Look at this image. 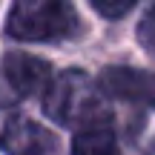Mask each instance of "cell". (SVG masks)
<instances>
[{
    "label": "cell",
    "instance_id": "5",
    "mask_svg": "<svg viewBox=\"0 0 155 155\" xmlns=\"http://www.w3.org/2000/svg\"><path fill=\"white\" fill-rule=\"evenodd\" d=\"M6 86L15 98H29V95L40 92V89L49 83L52 78V66L43 58L26 55V52H9L3 58V66H0Z\"/></svg>",
    "mask_w": 155,
    "mask_h": 155
},
{
    "label": "cell",
    "instance_id": "4",
    "mask_svg": "<svg viewBox=\"0 0 155 155\" xmlns=\"http://www.w3.org/2000/svg\"><path fill=\"white\" fill-rule=\"evenodd\" d=\"M98 86L109 98L155 109V72L135 66H104L98 75Z\"/></svg>",
    "mask_w": 155,
    "mask_h": 155
},
{
    "label": "cell",
    "instance_id": "9",
    "mask_svg": "<svg viewBox=\"0 0 155 155\" xmlns=\"http://www.w3.org/2000/svg\"><path fill=\"white\" fill-rule=\"evenodd\" d=\"M6 89H9V86H6L3 75H0V106H9L12 101H15V95H12V92H6Z\"/></svg>",
    "mask_w": 155,
    "mask_h": 155
},
{
    "label": "cell",
    "instance_id": "3",
    "mask_svg": "<svg viewBox=\"0 0 155 155\" xmlns=\"http://www.w3.org/2000/svg\"><path fill=\"white\" fill-rule=\"evenodd\" d=\"M0 150L6 155H63V144L43 124L26 115H15L0 132Z\"/></svg>",
    "mask_w": 155,
    "mask_h": 155
},
{
    "label": "cell",
    "instance_id": "2",
    "mask_svg": "<svg viewBox=\"0 0 155 155\" xmlns=\"http://www.w3.org/2000/svg\"><path fill=\"white\" fill-rule=\"evenodd\" d=\"M6 35L23 43H61L81 35V17L72 0H15Z\"/></svg>",
    "mask_w": 155,
    "mask_h": 155
},
{
    "label": "cell",
    "instance_id": "1",
    "mask_svg": "<svg viewBox=\"0 0 155 155\" xmlns=\"http://www.w3.org/2000/svg\"><path fill=\"white\" fill-rule=\"evenodd\" d=\"M40 104L43 112L61 127L83 129L92 124H112L101 86L81 69L52 75L49 83L40 89Z\"/></svg>",
    "mask_w": 155,
    "mask_h": 155
},
{
    "label": "cell",
    "instance_id": "6",
    "mask_svg": "<svg viewBox=\"0 0 155 155\" xmlns=\"http://www.w3.org/2000/svg\"><path fill=\"white\" fill-rule=\"evenodd\" d=\"M72 155H121L112 124H92L78 129L72 141Z\"/></svg>",
    "mask_w": 155,
    "mask_h": 155
},
{
    "label": "cell",
    "instance_id": "7",
    "mask_svg": "<svg viewBox=\"0 0 155 155\" xmlns=\"http://www.w3.org/2000/svg\"><path fill=\"white\" fill-rule=\"evenodd\" d=\"M89 3H92V9L98 12L101 17H106V20H121V17H127L129 12L135 9L138 0H89Z\"/></svg>",
    "mask_w": 155,
    "mask_h": 155
},
{
    "label": "cell",
    "instance_id": "8",
    "mask_svg": "<svg viewBox=\"0 0 155 155\" xmlns=\"http://www.w3.org/2000/svg\"><path fill=\"white\" fill-rule=\"evenodd\" d=\"M138 38H141V43L147 46V49L155 55V9L147 12V17L141 20V26H138Z\"/></svg>",
    "mask_w": 155,
    "mask_h": 155
}]
</instances>
